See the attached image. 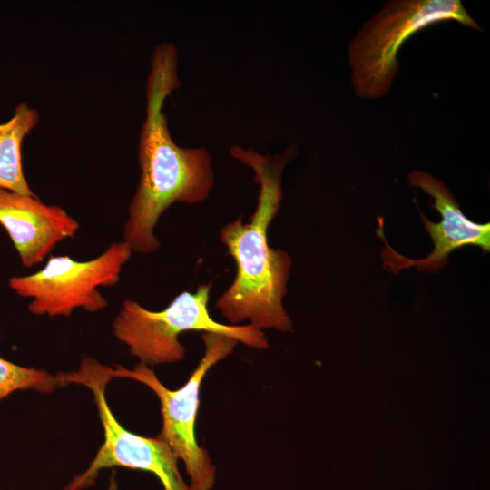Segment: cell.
Here are the masks:
<instances>
[{
  "instance_id": "cell-8",
  "label": "cell",
  "mask_w": 490,
  "mask_h": 490,
  "mask_svg": "<svg viewBox=\"0 0 490 490\" xmlns=\"http://www.w3.org/2000/svg\"><path fill=\"white\" fill-rule=\"evenodd\" d=\"M407 180L411 186L421 189L433 199L432 206L440 213L441 220L435 223L420 212L434 249L426 258L408 259L395 251L380 233L386 244L381 251L384 268L397 273L402 269L415 266L421 271L436 273L448 264L449 255L462 247L476 246L485 253L489 252V222L477 223L467 219L450 190L428 172L415 170L408 174Z\"/></svg>"
},
{
  "instance_id": "cell-9",
  "label": "cell",
  "mask_w": 490,
  "mask_h": 490,
  "mask_svg": "<svg viewBox=\"0 0 490 490\" xmlns=\"http://www.w3.org/2000/svg\"><path fill=\"white\" fill-rule=\"evenodd\" d=\"M0 224L27 269L41 263L59 242L73 238L79 229L78 221L63 208L45 204L34 194L1 188Z\"/></svg>"
},
{
  "instance_id": "cell-7",
  "label": "cell",
  "mask_w": 490,
  "mask_h": 490,
  "mask_svg": "<svg viewBox=\"0 0 490 490\" xmlns=\"http://www.w3.org/2000/svg\"><path fill=\"white\" fill-rule=\"evenodd\" d=\"M132 250L125 241L113 242L99 256L76 260L69 256H51L39 270L9 279L10 289L30 299L28 310L34 315L69 318L76 309L97 312L108 306L100 288L120 280Z\"/></svg>"
},
{
  "instance_id": "cell-2",
  "label": "cell",
  "mask_w": 490,
  "mask_h": 490,
  "mask_svg": "<svg viewBox=\"0 0 490 490\" xmlns=\"http://www.w3.org/2000/svg\"><path fill=\"white\" fill-rule=\"evenodd\" d=\"M297 151L296 145L275 155H262L238 145L230 150L232 158L251 168L259 184L257 206L249 221L240 216L220 230V240L236 263V274L217 299L216 308L230 325L248 320L261 330L291 329L283 299L292 260L285 250L270 246L268 230L283 199V170Z\"/></svg>"
},
{
  "instance_id": "cell-4",
  "label": "cell",
  "mask_w": 490,
  "mask_h": 490,
  "mask_svg": "<svg viewBox=\"0 0 490 490\" xmlns=\"http://www.w3.org/2000/svg\"><path fill=\"white\" fill-rule=\"evenodd\" d=\"M211 289V284H201L194 292L182 291L160 311L126 299L113 320V333L147 366L182 360L185 348L179 336L187 331L220 334L250 348H269L268 337L253 325H226L211 318L208 309Z\"/></svg>"
},
{
  "instance_id": "cell-3",
  "label": "cell",
  "mask_w": 490,
  "mask_h": 490,
  "mask_svg": "<svg viewBox=\"0 0 490 490\" xmlns=\"http://www.w3.org/2000/svg\"><path fill=\"white\" fill-rule=\"evenodd\" d=\"M455 21L481 31L459 0H392L360 27L348 47L351 84L360 98L387 95L407 40L432 24Z\"/></svg>"
},
{
  "instance_id": "cell-5",
  "label": "cell",
  "mask_w": 490,
  "mask_h": 490,
  "mask_svg": "<svg viewBox=\"0 0 490 490\" xmlns=\"http://www.w3.org/2000/svg\"><path fill=\"white\" fill-rule=\"evenodd\" d=\"M201 339L205 347L203 357L188 381L175 390L167 388L155 372L142 362L132 369L120 365L109 368L112 378L138 381L158 397L162 416V431L158 436L170 446L175 457L183 462L191 490H211L216 478V467L210 455L196 439L200 388L211 367L231 354L239 343L232 338L210 332H202Z\"/></svg>"
},
{
  "instance_id": "cell-10",
  "label": "cell",
  "mask_w": 490,
  "mask_h": 490,
  "mask_svg": "<svg viewBox=\"0 0 490 490\" xmlns=\"http://www.w3.org/2000/svg\"><path fill=\"white\" fill-rule=\"evenodd\" d=\"M38 122L35 109L23 103L14 115L0 123V188L23 194H34L24 175L21 147L24 137Z\"/></svg>"
},
{
  "instance_id": "cell-6",
  "label": "cell",
  "mask_w": 490,
  "mask_h": 490,
  "mask_svg": "<svg viewBox=\"0 0 490 490\" xmlns=\"http://www.w3.org/2000/svg\"><path fill=\"white\" fill-rule=\"evenodd\" d=\"M109 368L91 357H83L78 370L56 375L62 386L83 385L93 392L104 436L89 466L75 475L64 490L93 486L102 469L114 466L150 472L157 476L163 490H191L181 475L178 459L162 439L139 436L117 421L105 397L106 386L112 379Z\"/></svg>"
},
{
  "instance_id": "cell-1",
  "label": "cell",
  "mask_w": 490,
  "mask_h": 490,
  "mask_svg": "<svg viewBox=\"0 0 490 490\" xmlns=\"http://www.w3.org/2000/svg\"><path fill=\"white\" fill-rule=\"evenodd\" d=\"M177 69L176 47L160 44L152 53L146 84V117L138 147L141 174L123 229V241L141 254L160 249L154 230L165 211L176 202L204 201L215 183L209 151L181 147L169 132L162 108L181 85Z\"/></svg>"
},
{
  "instance_id": "cell-11",
  "label": "cell",
  "mask_w": 490,
  "mask_h": 490,
  "mask_svg": "<svg viewBox=\"0 0 490 490\" xmlns=\"http://www.w3.org/2000/svg\"><path fill=\"white\" fill-rule=\"evenodd\" d=\"M61 387L56 376L43 369L24 368L0 357V402L10 394L25 389L48 394Z\"/></svg>"
}]
</instances>
